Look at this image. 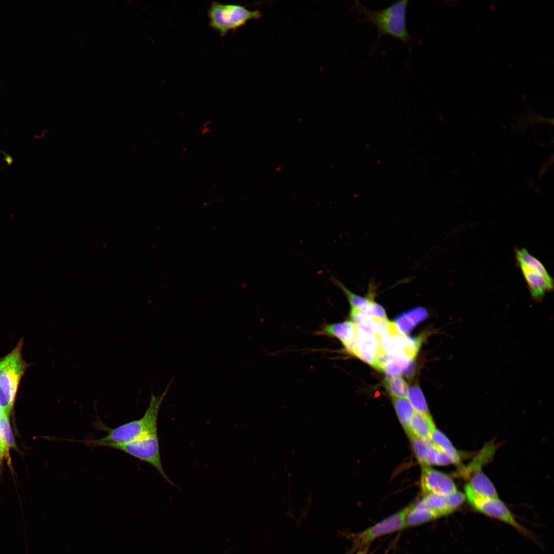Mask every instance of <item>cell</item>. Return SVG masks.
<instances>
[{
	"mask_svg": "<svg viewBox=\"0 0 554 554\" xmlns=\"http://www.w3.org/2000/svg\"><path fill=\"white\" fill-rule=\"evenodd\" d=\"M409 1H400L393 3L381 10L369 9L358 1H354L352 9L357 11L362 18L357 19L358 25L370 23L377 30V39L371 48L370 55L373 54L380 39L384 36H390L403 42L411 56L410 43L416 39L411 36L407 28V10Z\"/></svg>",
	"mask_w": 554,
	"mask_h": 554,
	"instance_id": "1",
	"label": "cell"
},
{
	"mask_svg": "<svg viewBox=\"0 0 554 554\" xmlns=\"http://www.w3.org/2000/svg\"><path fill=\"white\" fill-rule=\"evenodd\" d=\"M171 383L172 381L160 395L155 396L151 393L148 407L142 418L125 423L114 428L108 427L97 420L95 422L96 427L107 432L106 435L99 439L85 440L80 442L92 447H96L103 443L123 444L157 432L159 410Z\"/></svg>",
	"mask_w": 554,
	"mask_h": 554,
	"instance_id": "2",
	"label": "cell"
},
{
	"mask_svg": "<svg viewBox=\"0 0 554 554\" xmlns=\"http://www.w3.org/2000/svg\"><path fill=\"white\" fill-rule=\"evenodd\" d=\"M23 346L21 338L13 349L0 358V405L9 415L14 407L21 380L29 366L23 357Z\"/></svg>",
	"mask_w": 554,
	"mask_h": 554,
	"instance_id": "3",
	"label": "cell"
},
{
	"mask_svg": "<svg viewBox=\"0 0 554 554\" xmlns=\"http://www.w3.org/2000/svg\"><path fill=\"white\" fill-rule=\"evenodd\" d=\"M209 26L221 36L229 32H235L246 23L262 16L258 10H251L236 4H224L213 1L207 13Z\"/></svg>",
	"mask_w": 554,
	"mask_h": 554,
	"instance_id": "4",
	"label": "cell"
},
{
	"mask_svg": "<svg viewBox=\"0 0 554 554\" xmlns=\"http://www.w3.org/2000/svg\"><path fill=\"white\" fill-rule=\"evenodd\" d=\"M111 448L123 451L154 467L164 479L173 483L166 474L162 464L157 432L146 435L134 441L123 444H100L97 447Z\"/></svg>",
	"mask_w": 554,
	"mask_h": 554,
	"instance_id": "5",
	"label": "cell"
},
{
	"mask_svg": "<svg viewBox=\"0 0 554 554\" xmlns=\"http://www.w3.org/2000/svg\"><path fill=\"white\" fill-rule=\"evenodd\" d=\"M411 504L375 524L351 535L353 550L365 547L376 539L406 528V519Z\"/></svg>",
	"mask_w": 554,
	"mask_h": 554,
	"instance_id": "6",
	"label": "cell"
},
{
	"mask_svg": "<svg viewBox=\"0 0 554 554\" xmlns=\"http://www.w3.org/2000/svg\"><path fill=\"white\" fill-rule=\"evenodd\" d=\"M465 495L470 504L477 510L497 519L515 527L525 535L527 530L515 519L507 506L499 499H491L480 496L466 485Z\"/></svg>",
	"mask_w": 554,
	"mask_h": 554,
	"instance_id": "7",
	"label": "cell"
},
{
	"mask_svg": "<svg viewBox=\"0 0 554 554\" xmlns=\"http://www.w3.org/2000/svg\"><path fill=\"white\" fill-rule=\"evenodd\" d=\"M385 351L390 355L403 354L413 360L417 355L423 336L413 338L401 333L391 322L389 329L378 336Z\"/></svg>",
	"mask_w": 554,
	"mask_h": 554,
	"instance_id": "8",
	"label": "cell"
},
{
	"mask_svg": "<svg viewBox=\"0 0 554 554\" xmlns=\"http://www.w3.org/2000/svg\"><path fill=\"white\" fill-rule=\"evenodd\" d=\"M534 301L541 302L546 292L552 291L553 280L547 269L518 265Z\"/></svg>",
	"mask_w": 554,
	"mask_h": 554,
	"instance_id": "9",
	"label": "cell"
},
{
	"mask_svg": "<svg viewBox=\"0 0 554 554\" xmlns=\"http://www.w3.org/2000/svg\"><path fill=\"white\" fill-rule=\"evenodd\" d=\"M421 486L423 492L426 493L446 496L457 490L454 482L449 476L429 466L423 467Z\"/></svg>",
	"mask_w": 554,
	"mask_h": 554,
	"instance_id": "10",
	"label": "cell"
},
{
	"mask_svg": "<svg viewBox=\"0 0 554 554\" xmlns=\"http://www.w3.org/2000/svg\"><path fill=\"white\" fill-rule=\"evenodd\" d=\"M316 335H325L338 339L345 349L349 347L358 339L354 324L345 321L334 324H324L315 332Z\"/></svg>",
	"mask_w": 554,
	"mask_h": 554,
	"instance_id": "11",
	"label": "cell"
},
{
	"mask_svg": "<svg viewBox=\"0 0 554 554\" xmlns=\"http://www.w3.org/2000/svg\"><path fill=\"white\" fill-rule=\"evenodd\" d=\"M346 351L375 368L379 357L386 352L383 349L379 338L370 340L358 339Z\"/></svg>",
	"mask_w": 554,
	"mask_h": 554,
	"instance_id": "12",
	"label": "cell"
},
{
	"mask_svg": "<svg viewBox=\"0 0 554 554\" xmlns=\"http://www.w3.org/2000/svg\"><path fill=\"white\" fill-rule=\"evenodd\" d=\"M414 371L413 360L403 354L389 355L384 372L387 378L403 374L408 378H411Z\"/></svg>",
	"mask_w": 554,
	"mask_h": 554,
	"instance_id": "13",
	"label": "cell"
},
{
	"mask_svg": "<svg viewBox=\"0 0 554 554\" xmlns=\"http://www.w3.org/2000/svg\"><path fill=\"white\" fill-rule=\"evenodd\" d=\"M435 428L430 414L415 411L411 420L409 432L407 435L426 441L430 440L431 433Z\"/></svg>",
	"mask_w": 554,
	"mask_h": 554,
	"instance_id": "14",
	"label": "cell"
},
{
	"mask_svg": "<svg viewBox=\"0 0 554 554\" xmlns=\"http://www.w3.org/2000/svg\"><path fill=\"white\" fill-rule=\"evenodd\" d=\"M349 316L351 321L355 325L359 339L370 340L378 337L374 331L371 317L351 307Z\"/></svg>",
	"mask_w": 554,
	"mask_h": 554,
	"instance_id": "15",
	"label": "cell"
},
{
	"mask_svg": "<svg viewBox=\"0 0 554 554\" xmlns=\"http://www.w3.org/2000/svg\"><path fill=\"white\" fill-rule=\"evenodd\" d=\"M428 316V313L423 308H417L398 316L394 323L400 332H409L420 322Z\"/></svg>",
	"mask_w": 554,
	"mask_h": 554,
	"instance_id": "16",
	"label": "cell"
},
{
	"mask_svg": "<svg viewBox=\"0 0 554 554\" xmlns=\"http://www.w3.org/2000/svg\"><path fill=\"white\" fill-rule=\"evenodd\" d=\"M436 519L422 500L411 506L406 519V527L420 525Z\"/></svg>",
	"mask_w": 554,
	"mask_h": 554,
	"instance_id": "17",
	"label": "cell"
},
{
	"mask_svg": "<svg viewBox=\"0 0 554 554\" xmlns=\"http://www.w3.org/2000/svg\"><path fill=\"white\" fill-rule=\"evenodd\" d=\"M468 485L474 492L480 496L491 499H499L493 484L481 471L473 474Z\"/></svg>",
	"mask_w": 554,
	"mask_h": 554,
	"instance_id": "18",
	"label": "cell"
},
{
	"mask_svg": "<svg viewBox=\"0 0 554 554\" xmlns=\"http://www.w3.org/2000/svg\"><path fill=\"white\" fill-rule=\"evenodd\" d=\"M422 500L436 518L452 512L448 506L446 496L429 493Z\"/></svg>",
	"mask_w": 554,
	"mask_h": 554,
	"instance_id": "19",
	"label": "cell"
},
{
	"mask_svg": "<svg viewBox=\"0 0 554 554\" xmlns=\"http://www.w3.org/2000/svg\"><path fill=\"white\" fill-rule=\"evenodd\" d=\"M430 440L435 446L450 458L452 463L460 464L461 459L459 453L441 431L435 428L431 433Z\"/></svg>",
	"mask_w": 554,
	"mask_h": 554,
	"instance_id": "20",
	"label": "cell"
},
{
	"mask_svg": "<svg viewBox=\"0 0 554 554\" xmlns=\"http://www.w3.org/2000/svg\"><path fill=\"white\" fill-rule=\"evenodd\" d=\"M393 403L399 421L408 434L415 410L407 398H393Z\"/></svg>",
	"mask_w": 554,
	"mask_h": 554,
	"instance_id": "21",
	"label": "cell"
},
{
	"mask_svg": "<svg viewBox=\"0 0 554 554\" xmlns=\"http://www.w3.org/2000/svg\"><path fill=\"white\" fill-rule=\"evenodd\" d=\"M385 387L392 398H407L408 392V385L405 380L400 376L386 378Z\"/></svg>",
	"mask_w": 554,
	"mask_h": 554,
	"instance_id": "22",
	"label": "cell"
},
{
	"mask_svg": "<svg viewBox=\"0 0 554 554\" xmlns=\"http://www.w3.org/2000/svg\"><path fill=\"white\" fill-rule=\"evenodd\" d=\"M407 399L415 411L430 414L425 398L419 386L413 385L408 388Z\"/></svg>",
	"mask_w": 554,
	"mask_h": 554,
	"instance_id": "23",
	"label": "cell"
},
{
	"mask_svg": "<svg viewBox=\"0 0 554 554\" xmlns=\"http://www.w3.org/2000/svg\"><path fill=\"white\" fill-rule=\"evenodd\" d=\"M412 448L419 463L424 466H429L428 452L431 441L424 440L413 436L409 437Z\"/></svg>",
	"mask_w": 554,
	"mask_h": 554,
	"instance_id": "24",
	"label": "cell"
},
{
	"mask_svg": "<svg viewBox=\"0 0 554 554\" xmlns=\"http://www.w3.org/2000/svg\"><path fill=\"white\" fill-rule=\"evenodd\" d=\"M428 459L429 465H446L452 463L450 458L431 441L429 445Z\"/></svg>",
	"mask_w": 554,
	"mask_h": 554,
	"instance_id": "25",
	"label": "cell"
},
{
	"mask_svg": "<svg viewBox=\"0 0 554 554\" xmlns=\"http://www.w3.org/2000/svg\"><path fill=\"white\" fill-rule=\"evenodd\" d=\"M10 449V447L7 443L0 424V466L4 461L7 462L9 466L11 465Z\"/></svg>",
	"mask_w": 554,
	"mask_h": 554,
	"instance_id": "26",
	"label": "cell"
},
{
	"mask_svg": "<svg viewBox=\"0 0 554 554\" xmlns=\"http://www.w3.org/2000/svg\"><path fill=\"white\" fill-rule=\"evenodd\" d=\"M9 414H6L0 419V424L3 428L5 438L10 448L15 449L16 444L11 429Z\"/></svg>",
	"mask_w": 554,
	"mask_h": 554,
	"instance_id": "27",
	"label": "cell"
},
{
	"mask_svg": "<svg viewBox=\"0 0 554 554\" xmlns=\"http://www.w3.org/2000/svg\"><path fill=\"white\" fill-rule=\"evenodd\" d=\"M446 498L448 506L452 512L463 503L465 496L462 492L456 490L451 494L446 495Z\"/></svg>",
	"mask_w": 554,
	"mask_h": 554,
	"instance_id": "28",
	"label": "cell"
},
{
	"mask_svg": "<svg viewBox=\"0 0 554 554\" xmlns=\"http://www.w3.org/2000/svg\"><path fill=\"white\" fill-rule=\"evenodd\" d=\"M2 153L4 154V160L6 162L8 166H10L13 162V157L9 154L7 153L5 151H2Z\"/></svg>",
	"mask_w": 554,
	"mask_h": 554,
	"instance_id": "29",
	"label": "cell"
},
{
	"mask_svg": "<svg viewBox=\"0 0 554 554\" xmlns=\"http://www.w3.org/2000/svg\"><path fill=\"white\" fill-rule=\"evenodd\" d=\"M6 414H8L5 412V411L4 410V409L2 408V407L0 405V419H1L3 417L5 416Z\"/></svg>",
	"mask_w": 554,
	"mask_h": 554,
	"instance_id": "30",
	"label": "cell"
},
{
	"mask_svg": "<svg viewBox=\"0 0 554 554\" xmlns=\"http://www.w3.org/2000/svg\"><path fill=\"white\" fill-rule=\"evenodd\" d=\"M363 548V549H360V550H359L357 554H367V551L366 549H365V547Z\"/></svg>",
	"mask_w": 554,
	"mask_h": 554,
	"instance_id": "31",
	"label": "cell"
}]
</instances>
